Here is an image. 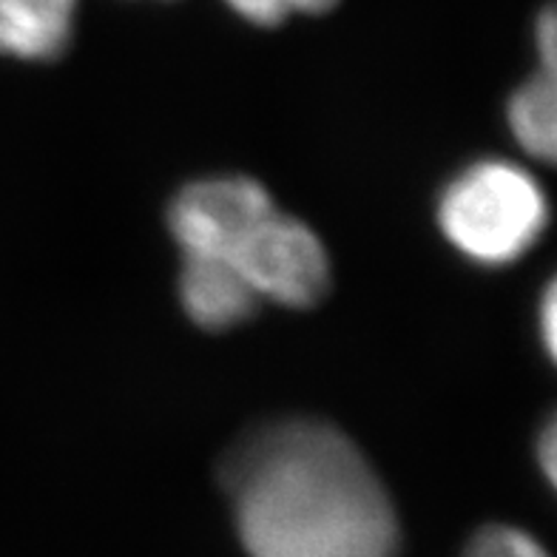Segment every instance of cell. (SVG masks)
Segmentation results:
<instances>
[{"mask_svg":"<svg viewBox=\"0 0 557 557\" xmlns=\"http://www.w3.org/2000/svg\"><path fill=\"white\" fill-rule=\"evenodd\" d=\"M222 481L250 557H396L393 500L333 426H264L227 458Z\"/></svg>","mask_w":557,"mask_h":557,"instance_id":"6da1fadb","label":"cell"},{"mask_svg":"<svg viewBox=\"0 0 557 557\" xmlns=\"http://www.w3.org/2000/svg\"><path fill=\"white\" fill-rule=\"evenodd\" d=\"M438 220L463 257L481 264H509L541 239L549 206L529 171L486 160L447 185Z\"/></svg>","mask_w":557,"mask_h":557,"instance_id":"7a4b0ae2","label":"cell"},{"mask_svg":"<svg viewBox=\"0 0 557 557\" xmlns=\"http://www.w3.org/2000/svg\"><path fill=\"white\" fill-rule=\"evenodd\" d=\"M225 262L243 273L257 299L285 308H310L331 287V259L319 236L276 208L245 231Z\"/></svg>","mask_w":557,"mask_h":557,"instance_id":"3957f363","label":"cell"},{"mask_svg":"<svg viewBox=\"0 0 557 557\" xmlns=\"http://www.w3.org/2000/svg\"><path fill=\"white\" fill-rule=\"evenodd\" d=\"M273 199L245 176H220L188 185L171 206V234L183 257L227 259L243 234L271 211Z\"/></svg>","mask_w":557,"mask_h":557,"instance_id":"277c9868","label":"cell"},{"mask_svg":"<svg viewBox=\"0 0 557 557\" xmlns=\"http://www.w3.org/2000/svg\"><path fill=\"white\" fill-rule=\"evenodd\" d=\"M180 296L188 315L208 331H225L245 322L259 301L243 273L216 257H185Z\"/></svg>","mask_w":557,"mask_h":557,"instance_id":"5b68a950","label":"cell"},{"mask_svg":"<svg viewBox=\"0 0 557 557\" xmlns=\"http://www.w3.org/2000/svg\"><path fill=\"white\" fill-rule=\"evenodd\" d=\"M77 0H0V54L52 60L66 52Z\"/></svg>","mask_w":557,"mask_h":557,"instance_id":"8992f818","label":"cell"},{"mask_svg":"<svg viewBox=\"0 0 557 557\" xmlns=\"http://www.w3.org/2000/svg\"><path fill=\"white\" fill-rule=\"evenodd\" d=\"M555 120V69L543 66L541 74L518 88L509 100V125L523 151L549 162L557 143Z\"/></svg>","mask_w":557,"mask_h":557,"instance_id":"52a82bcc","label":"cell"},{"mask_svg":"<svg viewBox=\"0 0 557 557\" xmlns=\"http://www.w3.org/2000/svg\"><path fill=\"white\" fill-rule=\"evenodd\" d=\"M467 557H549L532 535L512 527H490L472 537Z\"/></svg>","mask_w":557,"mask_h":557,"instance_id":"ba28073f","label":"cell"},{"mask_svg":"<svg viewBox=\"0 0 557 557\" xmlns=\"http://www.w3.org/2000/svg\"><path fill=\"white\" fill-rule=\"evenodd\" d=\"M225 3L236 15H243L245 21L257 23V26H276L296 12L301 15L327 12L338 0H225Z\"/></svg>","mask_w":557,"mask_h":557,"instance_id":"9c48e42d","label":"cell"},{"mask_svg":"<svg viewBox=\"0 0 557 557\" xmlns=\"http://www.w3.org/2000/svg\"><path fill=\"white\" fill-rule=\"evenodd\" d=\"M557 299H555V287H549L546 290V296H543V313H541V331H543V342H546V350L555 352V345H557V336H555V327H557Z\"/></svg>","mask_w":557,"mask_h":557,"instance_id":"30bf717a","label":"cell"},{"mask_svg":"<svg viewBox=\"0 0 557 557\" xmlns=\"http://www.w3.org/2000/svg\"><path fill=\"white\" fill-rule=\"evenodd\" d=\"M555 447H557L555 426L549 424L541 438V463H543V470H546V475H549V481H555V461H557Z\"/></svg>","mask_w":557,"mask_h":557,"instance_id":"8fae6325","label":"cell"}]
</instances>
